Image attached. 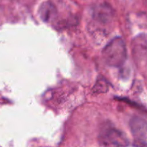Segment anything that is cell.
Returning <instances> with one entry per match:
<instances>
[{"instance_id":"obj_4","label":"cell","mask_w":147,"mask_h":147,"mask_svg":"<svg viewBox=\"0 0 147 147\" xmlns=\"http://www.w3.org/2000/svg\"><path fill=\"white\" fill-rule=\"evenodd\" d=\"M55 11V7L50 2H46L42 5L40 7V13L41 17H42L43 20H46L47 19L50 18L51 14L54 12Z\"/></svg>"},{"instance_id":"obj_1","label":"cell","mask_w":147,"mask_h":147,"mask_svg":"<svg viewBox=\"0 0 147 147\" xmlns=\"http://www.w3.org/2000/svg\"><path fill=\"white\" fill-rule=\"evenodd\" d=\"M126 47L121 38L116 37L110 42L103 50V57L109 65L120 67L126 59Z\"/></svg>"},{"instance_id":"obj_2","label":"cell","mask_w":147,"mask_h":147,"mask_svg":"<svg viewBox=\"0 0 147 147\" xmlns=\"http://www.w3.org/2000/svg\"><path fill=\"white\" fill-rule=\"evenodd\" d=\"M131 129L136 145L139 147L146 146V123L144 119L134 117L131 121Z\"/></svg>"},{"instance_id":"obj_3","label":"cell","mask_w":147,"mask_h":147,"mask_svg":"<svg viewBox=\"0 0 147 147\" xmlns=\"http://www.w3.org/2000/svg\"><path fill=\"white\" fill-rule=\"evenodd\" d=\"M105 138L109 143L118 147H124L129 144V141L125 135L114 129H108L105 134Z\"/></svg>"}]
</instances>
